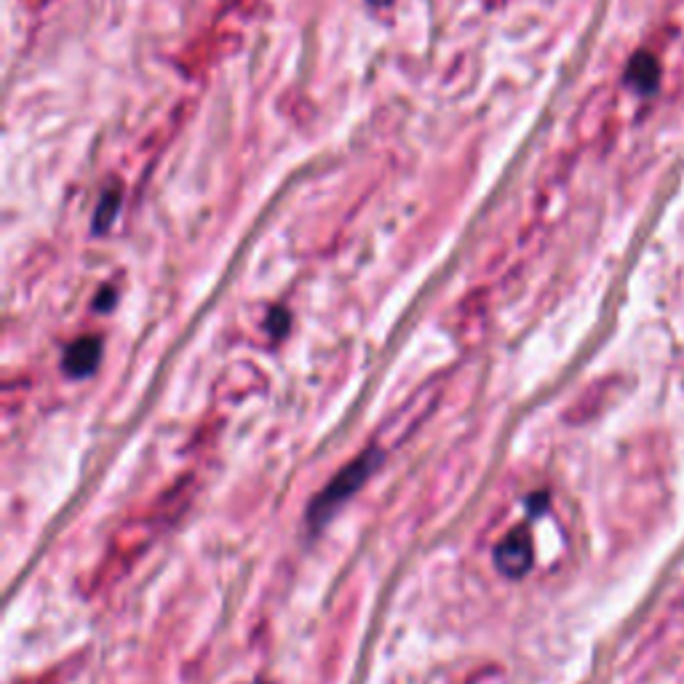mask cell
<instances>
[{
	"instance_id": "cell-2",
	"label": "cell",
	"mask_w": 684,
	"mask_h": 684,
	"mask_svg": "<svg viewBox=\"0 0 684 684\" xmlns=\"http://www.w3.org/2000/svg\"><path fill=\"white\" fill-rule=\"evenodd\" d=\"M535 562L532 535L527 527L511 529L508 535L495 546V567L505 578H524Z\"/></svg>"
},
{
	"instance_id": "cell-3",
	"label": "cell",
	"mask_w": 684,
	"mask_h": 684,
	"mask_svg": "<svg viewBox=\"0 0 684 684\" xmlns=\"http://www.w3.org/2000/svg\"><path fill=\"white\" fill-rule=\"evenodd\" d=\"M102 359V340L100 337H81L67 348L65 361H61V369H65L70 378H86L97 369V363Z\"/></svg>"
},
{
	"instance_id": "cell-5",
	"label": "cell",
	"mask_w": 684,
	"mask_h": 684,
	"mask_svg": "<svg viewBox=\"0 0 684 684\" xmlns=\"http://www.w3.org/2000/svg\"><path fill=\"white\" fill-rule=\"evenodd\" d=\"M119 203H121L119 193H108V195H104L102 203H100V209H97V220H94V231H97V233H102L104 227L113 225L115 212H119Z\"/></svg>"
},
{
	"instance_id": "cell-1",
	"label": "cell",
	"mask_w": 684,
	"mask_h": 684,
	"mask_svg": "<svg viewBox=\"0 0 684 684\" xmlns=\"http://www.w3.org/2000/svg\"><path fill=\"white\" fill-rule=\"evenodd\" d=\"M380 463V452L378 449H367V452L359 455V458L354 460V463H348L343 468L340 473H337L335 479H332L329 484H326V490L322 492V495L316 497L311 505V522L313 524H322L326 516L335 514L340 505L348 501L350 495H356V492L361 490L363 484H367V479L372 476L374 468H378Z\"/></svg>"
},
{
	"instance_id": "cell-4",
	"label": "cell",
	"mask_w": 684,
	"mask_h": 684,
	"mask_svg": "<svg viewBox=\"0 0 684 684\" xmlns=\"http://www.w3.org/2000/svg\"><path fill=\"white\" fill-rule=\"evenodd\" d=\"M658 81H661V67H658L655 57L650 54H637L631 59V67H628V83H633V89L642 91V94H650L655 91Z\"/></svg>"
},
{
	"instance_id": "cell-6",
	"label": "cell",
	"mask_w": 684,
	"mask_h": 684,
	"mask_svg": "<svg viewBox=\"0 0 684 684\" xmlns=\"http://www.w3.org/2000/svg\"><path fill=\"white\" fill-rule=\"evenodd\" d=\"M372 3H388V0H372Z\"/></svg>"
}]
</instances>
